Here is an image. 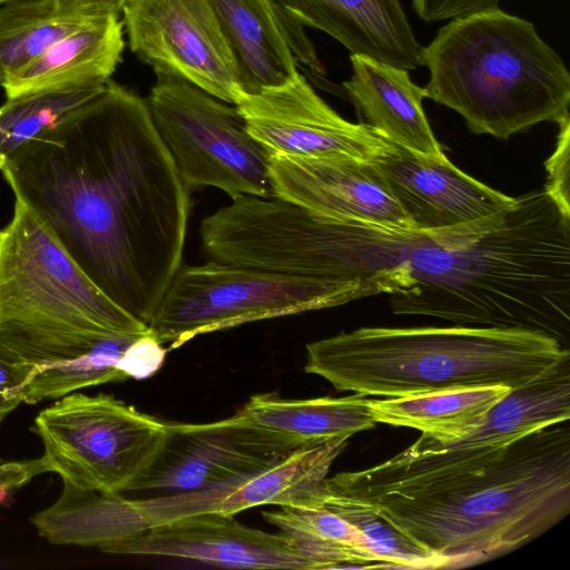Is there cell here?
<instances>
[{"mask_svg": "<svg viewBox=\"0 0 570 570\" xmlns=\"http://www.w3.org/2000/svg\"><path fill=\"white\" fill-rule=\"evenodd\" d=\"M425 98L460 114L473 134L507 139L569 119L570 75L534 24L499 8L452 19L422 47Z\"/></svg>", "mask_w": 570, "mask_h": 570, "instance_id": "obj_4", "label": "cell"}, {"mask_svg": "<svg viewBox=\"0 0 570 570\" xmlns=\"http://www.w3.org/2000/svg\"><path fill=\"white\" fill-rule=\"evenodd\" d=\"M147 105L187 189L212 186L232 199L275 197L271 153L235 105L171 77L156 76Z\"/></svg>", "mask_w": 570, "mask_h": 570, "instance_id": "obj_8", "label": "cell"}, {"mask_svg": "<svg viewBox=\"0 0 570 570\" xmlns=\"http://www.w3.org/2000/svg\"><path fill=\"white\" fill-rule=\"evenodd\" d=\"M560 127L556 149L546 163L548 173L544 189L563 207L570 209V118L558 124Z\"/></svg>", "mask_w": 570, "mask_h": 570, "instance_id": "obj_29", "label": "cell"}, {"mask_svg": "<svg viewBox=\"0 0 570 570\" xmlns=\"http://www.w3.org/2000/svg\"><path fill=\"white\" fill-rule=\"evenodd\" d=\"M167 351L151 334L136 338L126 350L121 371L130 379L142 380L154 375L164 364Z\"/></svg>", "mask_w": 570, "mask_h": 570, "instance_id": "obj_30", "label": "cell"}, {"mask_svg": "<svg viewBox=\"0 0 570 570\" xmlns=\"http://www.w3.org/2000/svg\"><path fill=\"white\" fill-rule=\"evenodd\" d=\"M501 0H412L419 18L426 22L455 19L499 8Z\"/></svg>", "mask_w": 570, "mask_h": 570, "instance_id": "obj_31", "label": "cell"}, {"mask_svg": "<svg viewBox=\"0 0 570 570\" xmlns=\"http://www.w3.org/2000/svg\"><path fill=\"white\" fill-rule=\"evenodd\" d=\"M150 334L112 302L63 249L46 224L14 198L0 229V335Z\"/></svg>", "mask_w": 570, "mask_h": 570, "instance_id": "obj_5", "label": "cell"}, {"mask_svg": "<svg viewBox=\"0 0 570 570\" xmlns=\"http://www.w3.org/2000/svg\"><path fill=\"white\" fill-rule=\"evenodd\" d=\"M511 389L483 385L416 395L370 400L376 423L404 426L440 442H453L473 433Z\"/></svg>", "mask_w": 570, "mask_h": 570, "instance_id": "obj_21", "label": "cell"}, {"mask_svg": "<svg viewBox=\"0 0 570 570\" xmlns=\"http://www.w3.org/2000/svg\"><path fill=\"white\" fill-rule=\"evenodd\" d=\"M262 515L293 540L314 570L391 568L358 529L318 503L283 505Z\"/></svg>", "mask_w": 570, "mask_h": 570, "instance_id": "obj_23", "label": "cell"}, {"mask_svg": "<svg viewBox=\"0 0 570 570\" xmlns=\"http://www.w3.org/2000/svg\"><path fill=\"white\" fill-rule=\"evenodd\" d=\"M568 422L522 436L500 460L476 472L415 490L356 499L438 557L442 568L491 560L529 543L568 515Z\"/></svg>", "mask_w": 570, "mask_h": 570, "instance_id": "obj_2", "label": "cell"}, {"mask_svg": "<svg viewBox=\"0 0 570 570\" xmlns=\"http://www.w3.org/2000/svg\"><path fill=\"white\" fill-rule=\"evenodd\" d=\"M124 48L119 16L98 17L55 42L1 87L10 99L48 88L106 83L121 61Z\"/></svg>", "mask_w": 570, "mask_h": 570, "instance_id": "obj_19", "label": "cell"}, {"mask_svg": "<svg viewBox=\"0 0 570 570\" xmlns=\"http://www.w3.org/2000/svg\"><path fill=\"white\" fill-rule=\"evenodd\" d=\"M304 26L318 29L360 55L406 70L422 66L417 42L400 0H292Z\"/></svg>", "mask_w": 570, "mask_h": 570, "instance_id": "obj_17", "label": "cell"}, {"mask_svg": "<svg viewBox=\"0 0 570 570\" xmlns=\"http://www.w3.org/2000/svg\"><path fill=\"white\" fill-rule=\"evenodd\" d=\"M122 16L130 50L156 76L187 81L234 105L242 82L208 0H131Z\"/></svg>", "mask_w": 570, "mask_h": 570, "instance_id": "obj_11", "label": "cell"}, {"mask_svg": "<svg viewBox=\"0 0 570 570\" xmlns=\"http://www.w3.org/2000/svg\"><path fill=\"white\" fill-rule=\"evenodd\" d=\"M6 1H8V0H0V3L6 2Z\"/></svg>", "mask_w": 570, "mask_h": 570, "instance_id": "obj_34", "label": "cell"}, {"mask_svg": "<svg viewBox=\"0 0 570 570\" xmlns=\"http://www.w3.org/2000/svg\"><path fill=\"white\" fill-rule=\"evenodd\" d=\"M313 503L323 505L358 529L371 548L385 559L391 568H442L438 557L417 547L366 502L321 489Z\"/></svg>", "mask_w": 570, "mask_h": 570, "instance_id": "obj_26", "label": "cell"}, {"mask_svg": "<svg viewBox=\"0 0 570 570\" xmlns=\"http://www.w3.org/2000/svg\"><path fill=\"white\" fill-rule=\"evenodd\" d=\"M566 360L569 348L527 330L361 327L307 344L304 370L338 391L397 397L483 385L515 390Z\"/></svg>", "mask_w": 570, "mask_h": 570, "instance_id": "obj_3", "label": "cell"}, {"mask_svg": "<svg viewBox=\"0 0 570 570\" xmlns=\"http://www.w3.org/2000/svg\"><path fill=\"white\" fill-rule=\"evenodd\" d=\"M36 476L32 460L6 461L0 459V504L11 499L12 492Z\"/></svg>", "mask_w": 570, "mask_h": 570, "instance_id": "obj_32", "label": "cell"}, {"mask_svg": "<svg viewBox=\"0 0 570 570\" xmlns=\"http://www.w3.org/2000/svg\"><path fill=\"white\" fill-rule=\"evenodd\" d=\"M106 83L69 85L7 99L0 106V168L23 142L83 108Z\"/></svg>", "mask_w": 570, "mask_h": 570, "instance_id": "obj_25", "label": "cell"}, {"mask_svg": "<svg viewBox=\"0 0 570 570\" xmlns=\"http://www.w3.org/2000/svg\"><path fill=\"white\" fill-rule=\"evenodd\" d=\"M65 12L85 16L104 17L118 14L131 0H53Z\"/></svg>", "mask_w": 570, "mask_h": 570, "instance_id": "obj_33", "label": "cell"}, {"mask_svg": "<svg viewBox=\"0 0 570 570\" xmlns=\"http://www.w3.org/2000/svg\"><path fill=\"white\" fill-rule=\"evenodd\" d=\"M269 174L275 197L316 214L415 229L372 161L273 154Z\"/></svg>", "mask_w": 570, "mask_h": 570, "instance_id": "obj_14", "label": "cell"}, {"mask_svg": "<svg viewBox=\"0 0 570 570\" xmlns=\"http://www.w3.org/2000/svg\"><path fill=\"white\" fill-rule=\"evenodd\" d=\"M111 554L188 559L240 569L314 570L283 532L247 527L234 515L207 512L159 524L100 549Z\"/></svg>", "mask_w": 570, "mask_h": 570, "instance_id": "obj_13", "label": "cell"}, {"mask_svg": "<svg viewBox=\"0 0 570 570\" xmlns=\"http://www.w3.org/2000/svg\"><path fill=\"white\" fill-rule=\"evenodd\" d=\"M415 229L463 225L514 203L455 167L444 155L430 157L401 146L372 161Z\"/></svg>", "mask_w": 570, "mask_h": 570, "instance_id": "obj_15", "label": "cell"}, {"mask_svg": "<svg viewBox=\"0 0 570 570\" xmlns=\"http://www.w3.org/2000/svg\"><path fill=\"white\" fill-rule=\"evenodd\" d=\"M0 171L100 291L148 325L183 264L190 191L147 101L109 80Z\"/></svg>", "mask_w": 570, "mask_h": 570, "instance_id": "obj_1", "label": "cell"}, {"mask_svg": "<svg viewBox=\"0 0 570 570\" xmlns=\"http://www.w3.org/2000/svg\"><path fill=\"white\" fill-rule=\"evenodd\" d=\"M234 105L249 134L271 155L348 157L371 163L395 147L366 124L341 117L301 72L257 94L239 91Z\"/></svg>", "mask_w": 570, "mask_h": 570, "instance_id": "obj_12", "label": "cell"}, {"mask_svg": "<svg viewBox=\"0 0 570 570\" xmlns=\"http://www.w3.org/2000/svg\"><path fill=\"white\" fill-rule=\"evenodd\" d=\"M569 419L570 360H566L539 380L511 390L470 435L446 443L422 435L377 465L326 478L323 490L362 499L443 483L487 468L522 436Z\"/></svg>", "mask_w": 570, "mask_h": 570, "instance_id": "obj_6", "label": "cell"}, {"mask_svg": "<svg viewBox=\"0 0 570 570\" xmlns=\"http://www.w3.org/2000/svg\"><path fill=\"white\" fill-rule=\"evenodd\" d=\"M265 1L297 62L305 65L314 73L324 75L325 67L317 56L314 43L305 33V27L296 19L292 0Z\"/></svg>", "mask_w": 570, "mask_h": 570, "instance_id": "obj_28", "label": "cell"}, {"mask_svg": "<svg viewBox=\"0 0 570 570\" xmlns=\"http://www.w3.org/2000/svg\"><path fill=\"white\" fill-rule=\"evenodd\" d=\"M98 17L61 11L53 0L0 3V86L50 46Z\"/></svg>", "mask_w": 570, "mask_h": 570, "instance_id": "obj_24", "label": "cell"}, {"mask_svg": "<svg viewBox=\"0 0 570 570\" xmlns=\"http://www.w3.org/2000/svg\"><path fill=\"white\" fill-rule=\"evenodd\" d=\"M350 59L353 75L343 88L364 124L396 146L444 156L423 110V88L412 81L409 70L360 55Z\"/></svg>", "mask_w": 570, "mask_h": 570, "instance_id": "obj_18", "label": "cell"}, {"mask_svg": "<svg viewBox=\"0 0 570 570\" xmlns=\"http://www.w3.org/2000/svg\"><path fill=\"white\" fill-rule=\"evenodd\" d=\"M235 60L243 92L257 94L299 71L265 0H208Z\"/></svg>", "mask_w": 570, "mask_h": 570, "instance_id": "obj_20", "label": "cell"}, {"mask_svg": "<svg viewBox=\"0 0 570 570\" xmlns=\"http://www.w3.org/2000/svg\"><path fill=\"white\" fill-rule=\"evenodd\" d=\"M368 399L354 393L343 397L283 399L272 393L253 395L237 412L247 421L304 441L351 438L374 429Z\"/></svg>", "mask_w": 570, "mask_h": 570, "instance_id": "obj_22", "label": "cell"}, {"mask_svg": "<svg viewBox=\"0 0 570 570\" xmlns=\"http://www.w3.org/2000/svg\"><path fill=\"white\" fill-rule=\"evenodd\" d=\"M31 431L43 453L37 474L102 495L124 494L151 464L166 439L167 422L108 394L70 393L43 409Z\"/></svg>", "mask_w": 570, "mask_h": 570, "instance_id": "obj_7", "label": "cell"}, {"mask_svg": "<svg viewBox=\"0 0 570 570\" xmlns=\"http://www.w3.org/2000/svg\"><path fill=\"white\" fill-rule=\"evenodd\" d=\"M31 364L23 403L60 399L83 387L122 382L121 361L140 336L111 333H40L0 335Z\"/></svg>", "mask_w": 570, "mask_h": 570, "instance_id": "obj_16", "label": "cell"}, {"mask_svg": "<svg viewBox=\"0 0 570 570\" xmlns=\"http://www.w3.org/2000/svg\"><path fill=\"white\" fill-rule=\"evenodd\" d=\"M335 306L325 282L210 261L179 266L147 326L173 350L197 335Z\"/></svg>", "mask_w": 570, "mask_h": 570, "instance_id": "obj_9", "label": "cell"}, {"mask_svg": "<svg viewBox=\"0 0 570 570\" xmlns=\"http://www.w3.org/2000/svg\"><path fill=\"white\" fill-rule=\"evenodd\" d=\"M305 442L240 414L210 423H170L163 448L125 493L150 498L206 490L259 472Z\"/></svg>", "mask_w": 570, "mask_h": 570, "instance_id": "obj_10", "label": "cell"}, {"mask_svg": "<svg viewBox=\"0 0 570 570\" xmlns=\"http://www.w3.org/2000/svg\"><path fill=\"white\" fill-rule=\"evenodd\" d=\"M32 366L12 345L0 337V424L18 405L29 383Z\"/></svg>", "mask_w": 570, "mask_h": 570, "instance_id": "obj_27", "label": "cell"}]
</instances>
